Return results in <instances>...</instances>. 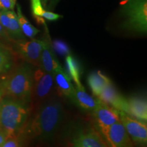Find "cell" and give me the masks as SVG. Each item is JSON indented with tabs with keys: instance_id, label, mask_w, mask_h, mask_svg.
I'll return each mask as SVG.
<instances>
[{
	"instance_id": "ffe728a7",
	"label": "cell",
	"mask_w": 147,
	"mask_h": 147,
	"mask_svg": "<svg viewBox=\"0 0 147 147\" xmlns=\"http://www.w3.org/2000/svg\"><path fill=\"white\" fill-rule=\"evenodd\" d=\"M17 14L20 27L24 36H27V38H33L39 33L40 31L34 26H33L28 20L25 18V16H24L19 4L17 5V14Z\"/></svg>"
},
{
	"instance_id": "484cf974",
	"label": "cell",
	"mask_w": 147,
	"mask_h": 147,
	"mask_svg": "<svg viewBox=\"0 0 147 147\" xmlns=\"http://www.w3.org/2000/svg\"><path fill=\"white\" fill-rule=\"evenodd\" d=\"M0 39H10L4 28H3L1 24H0Z\"/></svg>"
},
{
	"instance_id": "ba28073f",
	"label": "cell",
	"mask_w": 147,
	"mask_h": 147,
	"mask_svg": "<svg viewBox=\"0 0 147 147\" xmlns=\"http://www.w3.org/2000/svg\"><path fill=\"white\" fill-rule=\"evenodd\" d=\"M100 135L107 147H134V143L121 121L113 124Z\"/></svg>"
},
{
	"instance_id": "6da1fadb",
	"label": "cell",
	"mask_w": 147,
	"mask_h": 147,
	"mask_svg": "<svg viewBox=\"0 0 147 147\" xmlns=\"http://www.w3.org/2000/svg\"><path fill=\"white\" fill-rule=\"evenodd\" d=\"M64 119L61 102L56 96H51L42 103L36 110L34 117L25 125V133L31 138L48 142L54 138Z\"/></svg>"
},
{
	"instance_id": "52a82bcc",
	"label": "cell",
	"mask_w": 147,
	"mask_h": 147,
	"mask_svg": "<svg viewBox=\"0 0 147 147\" xmlns=\"http://www.w3.org/2000/svg\"><path fill=\"white\" fill-rule=\"evenodd\" d=\"M14 48L16 53L32 65L40 67V58L44 47L43 40L32 38L30 40L25 39L12 40Z\"/></svg>"
},
{
	"instance_id": "2e32d148",
	"label": "cell",
	"mask_w": 147,
	"mask_h": 147,
	"mask_svg": "<svg viewBox=\"0 0 147 147\" xmlns=\"http://www.w3.org/2000/svg\"><path fill=\"white\" fill-rule=\"evenodd\" d=\"M53 77H54L55 84L57 87L59 93L63 96L70 99L74 87L67 72L63 68L56 71L53 74Z\"/></svg>"
},
{
	"instance_id": "83f0119b",
	"label": "cell",
	"mask_w": 147,
	"mask_h": 147,
	"mask_svg": "<svg viewBox=\"0 0 147 147\" xmlns=\"http://www.w3.org/2000/svg\"><path fill=\"white\" fill-rule=\"evenodd\" d=\"M2 97H3V92H2V89H1V83H0V99H1Z\"/></svg>"
},
{
	"instance_id": "3957f363",
	"label": "cell",
	"mask_w": 147,
	"mask_h": 147,
	"mask_svg": "<svg viewBox=\"0 0 147 147\" xmlns=\"http://www.w3.org/2000/svg\"><path fill=\"white\" fill-rule=\"evenodd\" d=\"M30 105L9 97L0 100V129L8 138L17 136L27 122Z\"/></svg>"
},
{
	"instance_id": "4fadbf2b",
	"label": "cell",
	"mask_w": 147,
	"mask_h": 147,
	"mask_svg": "<svg viewBox=\"0 0 147 147\" xmlns=\"http://www.w3.org/2000/svg\"><path fill=\"white\" fill-rule=\"evenodd\" d=\"M43 41L44 47L40 58V67L48 73L54 74L56 71L63 69V67L61 66L55 57L48 34Z\"/></svg>"
},
{
	"instance_id": "e0dca14e",
	"label": "cell",
	"mask_w": 147,
	"mask_h": 147,
	"mask_svg": "<svg viewBox=\"0 0 147 147\" xmlns=\"http://www.w3.org/2000/svg\"><path fill=\"white\" fill-rule=\"evenodd\" d=\"M87 82L94 96L97 97L108 85L113 83L107 76L100 71H94L88 76Z\"/></svg>"
},
{
	"instance_id": "277c9868",
	"label": "cell",
	"mask_w": 147,
	"mask_h": 147,
	"mask_svg": "<svg viewBox=\"0 0 147 147\" xmlns=\"http://www.w3.org/2000/svg\"><path fill=\"white\" fill-rule=\"evenodd\" d=\"M126 3L121 10L122 28L132 33L146 34L147 0H128Z\"/></svg>"
},
{
	"instance_id": "4316f807",
	"label": "cell",
	"mask_w": 147,
	"mask_h": 147,
	"mask_svg": "<svg viewBox=\"0 0 147 147\" xmlns=\"http://www.w3.org/2000/svg\"><path fill=\"white\" fill-rule=\"evenodd\" d=\"M8 136H7V134L0 129V146L8 139Z\"/></svg>"
},
{
	"instance_id": "30bf717a",
	"label": "cell",
	"mask_w": 147,
	"mask_h": 147,
	"mask_svg": "<svg viewBox=\"0 0 147 147\" xmlns=\"http://www.w3.org/2000/svg\"><path fill=\"white\" fill-rule=\"evenodd\" d=\"M0 24L6 32L10 40H18L25 39L17 17L14 10H0Z\"/></svg>"
},
{
	"instance_id": "4dcf8cb0",
	"label": "cell",
	"mask_w": 147,
	"mask_h": 147,
	"mask_svg": "<svg viewBox=\"0 0 147 147\" xmlns=\"http://www.w3.org/2000/svg\"><path fill=\"white\" fill-rule=\"evenodd\" d=\"M0 147H1V146H0Z\"/></svg>"
},
{
	"instance_id": "7c38bea8",
	"label": "cell",
	"mask_w": 147,
	"mask_h": 147,
	"mask_svg": "<svg viewBox=\"0 0 147 147\" xmlns=\"http://www.w3.org/2000/svg\"><path fill=\"white\" fill-rule=\"evenodd\" d=\"M71 147H107L97 129H89L78 134L72 140Z\"/></svg>"
},
{
	"instance_id": "5b68a950",
	"label": "cell",
	"mask_w": 147,
	"mask_h": 147,
	"mask_svg": "<svg viewBox=\"0 0 147 147\" xmlns=\"http://www.w3.org/2000/svg\"><path fill=\"white\" fill-rule=\"evenodd\" d=\"M34 70L32 100L34 105L39 106L51 96L55 81L53 74L43 70L41 67Z\"/></svg>"
},
{
	"instance_id": "603a6c76",
	"label": "cell",
	"mask_w": 147,
	"mask_h": 147,
	"mask_svg": "<svg viewBox=\"0 0 147 147\" xmlns=\"http://www.w3.org/2000/svg\"><path fill=\"white\" fill-rule=\"evenodd\" d=\"M16 0H0V10H13Z\"/></svg>"
},
{
	"instance_id": "44dd1931",
	"label": "cell",
	"mask_w": 147,
	"mask_h": 147,
	"mask_svg": "<svg viewBox=\"0 0 147 147\" xmlns=\"http://www.w3.org/2000/svg\"><path fill=\"white\" fill-rule=\"evenodd\" d=\"M52 47L53 49H54V50L56 51L58 54H59L60 55L67 56V55H69V47L66 45L65 42L61 41V40H55L53 42Z\"/></svg>"
},
{
	"instance_id": "9a60e30c",
	"label": "cell",
	"mask_w": 147,
	"mask_h": 147,
	"mask_svg": "<svg viewBox=\"0 0 147 147\" xmlns=\"http://www.w3.org/2000/svg\"><path fill=\"white\" fill-rule=\"evenodd\" d=\"M127 103V113L138 120L147 121L146 98L140 95H132L126 98Z\"/></svg>"
},
{
	"instance_id": "8fae6325",
	"label": "cell",
	"mask_w": 147,
	"mask_h": 147,
	"mask_svg": "<svg viewBox=\"0 0 147 147\" xmlns=\"http://www.w3.org/2000/svg\"><path fill=\"white\" fill-rule=\"evenodd\" d=\"M97 97L101 102L118 111L127 113V103L126 98L119 93L113 83L106 87Z\"/></svg>"
},
{
	"instance_id": "9c48e42d",
	"label": "cell",
	"mask_w": 147,
	"mask_h": 147,
	"mask_svg": "<svg viewBox=\"0 0 147 147\" xmlns=\"http://www.w3.org/2000/svg\"><path fill=\"white\" fill-rule=\"evenodd\" d=\"M92 114L94 117L97 130L100 134L106 131L113 124L121 121L118 110L101 101L100 105Z\"/></svg>"
},
{
	"instance_id": "cb8c5ba5",
	"label": "cell",
	"mask_w": 147,
	"mask_h": 147,
	"mask_svg": "<svg viewBox=\"0 0 147 147\" xmlns=\"http://www.w3.org/2000/svg\"><path fill=\"white\" fill-rule=\"evenodd\" d=\"M1 147H19L16 136L8 138V139L0 146Z\"/></svg>"
},
{
	"instance_id": "7a4b0ae2",
	"label": "cell",
	"mask_w": 147,
	"mask_h": 147,
	"mask_svg": "<svg viewBox=\"0 0 147 147\" xmlns=\"http://www.w3.org/2000/svg\"><path fill=\"white\" fill-rule=\"evenodd\" d=\"M34 69L29 63H23L0 80L3 97H9L31 104Z\"/></svg>"
},
{
	"instance_id": "7402d4cb",
	"label": "cell",
	"mask_w": 147,
	"mask_h": 147,
	"mask_svg": "<svg viewBox=\"0 0 147 147\" xmlns=\"http://www.w3.org/2000/svg\"><path fill=\"white\" fill-rule=\"evenodd\" d=\"M31 3L34 16H41L43 18L47 11L44 10L41 3V0H31Z\"/></svg>"
},
{
	"instance_id": "ac0fdd59",
	"label": "cell",
	"mask_w": 147,
	"mask_h": 147,
	"mask_svg": "<svg viewBox=\"0 0 147 147\" xmlns=\"http://www.w3.org/2000/svg\"><path fill=\"white\" fill-rule=\"evenodd\" d=\"M65 67L67 72L71 81L74 82L76 87H83L80 80V67L76 59L72 55H68L65 57Z\"/></svg>"
},
{
	"instance_id": "8992f818",
	"label": "cell",
	"mask_w": 147,
	"mask_h": 147,
	"mask_svg": "<svg viewBox=\"0 0 147 147\" xmlns=\"http://www.w3.org/2000/svg\"><path fill=\"white\" fill-rule=\"evenodd\" d=\"M121 123L132 142L139 147L146 146L147 142V125L146 121L134 118L124 112L119 111Z\"/></svg>"
},
{
	"instance_id": "5bb4252c",
	"label": "cell",
	"mask_w": 147,
	"mask_h": 147,
	"mask_svg": "<svg viewBox=\"0 0 147 147\" xmlns=\"http://www.w3.org/2000/svg\"><path fill=\"white\" fill-rule=\"evenodd\" d=\"M70 100L82 110L91 113L98 107L100 103V100L97 97H93L88 94L84 87H74Z\"/></svg>"
},
{
	"instance_id": "d6986e66",
	"label": "cell",
	"mask_w": 147,
	"mask_h": 147,
	"mask_svg": "<svg viewBox=\"0 0 147 147\" xmlns=\"http://www.w3.org/2000/svg\"><path fill=\"white\" fill-rule=\"evenodd\" d=\"M13 65V56L10 49L0 45V74H6Z\"/></svg>"
},
{
	"instance_id": "f546056e",
	"label": "cell",
	"mask_w": 147,
	"mask_h": 147,
	"mask_svg": "<svg viewBox=\"0 0 147 147\" xmlns=\"http://www.w3.org/2000/svg\"><path fill=\"white\" fill-rule=\"evenodd\" d=\"M0 100H1V99H0Z\"/></svg>"
},
{
	"instance_id": "d4e9b609",
	"label": "cell",
	"mask_w": 147,
	"mask_h": 147,
	"mask_svg": "<svg viewBox=\"0 0 147 147\" xmlns=\"http://www.w3.org/2000/svg\"><path fill=\"white\" fill-rule=\"evenodd\" d=\"M61 17H62V16L59 15V14H55V13H53V12H48V11H47L46 13L45 14V15H44L43 18H47V19L49 20V21H56V20L59 19V18Z\"/></svg>"
},
{
	"instance_id": "f1b7e54d",
	"label": "cell",
	"mask_w": 147,
	"mask_h": 147,
	"mask_svg": "<svg viewBox=\"0 0 147 147\" xmlns=\"http://www.w3.org/2000/svg\"><path fill=\"white\" fill-rule=\"evenodd\" d=\"M127 1H128V0H124V1H123V2L121 3H123V4H124V3H126Z\"/></svg>"
}]
</instances>
